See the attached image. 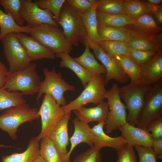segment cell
I'll list each match as a JSON object with an SVG mask.
<instances>
[{
	"instance_id": "7a4b0ae2",
	"label": "cell",
	"mask_w": 162,
	"mask_h": 162,
	"mask_svg": "<svg viewBox=\"0 0 162 162\" xmlns=\"http://www.w3.org/2000/svg\"><path fill=\"white\" fill-rule=\"evenodd\" d=\"M37 64L31 62L22 70L8 74L4 89L8 91H18L23 95H33L38 92L40 78L36 70Z\"/></svg>"
},
{
	"instance_id": "4dcf8cb0",
	"label": "cell",
	"mask_w": 162,
	"mask_h": 162,
	"mask_svg": "<svg viewBox=\"0 0 162 162\" xmlns=\"http://www.w3.org/2000/svg\"><path fill=\"white\" fill-rule=\"evenodd\" d=\"M123 8L126 14L133 19L144 14H152L145 0H124Z\"/></svg>"
},
{
	"instance_id": "d4e9b609",
	"label": "cell",
	"mask_w": 162,
	"mask_h": 162,
	"mask_svg": "<svg viewBox=\"0 0 162 162\" xmlns=\"http://www.w3.org/2000/svg\"><path fill=\"white\" fill-rule=\"evenodd\" d=\"M0 43L7 34L11 33L23 32L29 34L32 28L28 26H21L16 22L11 15L4 12L0 9Z\"/></svg>"
},
{
	"instance_id": "5bb4252c",
	"label": "cell",
	"mask_w": 162,
	"mask_h": 162,
	"mask_svg": "<svg viewBox=\"0 0 162 162\" xmlns=\"http://www.w3.org/2000/svg\"><path fill=\"white\" fill-rule=\"evenodd\" d=\"M22 2L20 15L22 18L27 22V25L31 28L42 24L58 27L51 13L40 8L31 0H22Z\"/></svg>"
},
{
	"instance_id": "d590c367",
	"label": "cell",
	"mask_w": 162,
	"mask_h": 162,
	"mask_svg": "<svg viewBox=\"0 0 162 162\" xmlns=\"http://www.w3.org/2000/svg\"><path fill=\"white\" fill-rule=\"evenodd\" d=\"M65 0H38L34 2L40 8L48 10L54 16L57 23L59 15Z\"/></svg>"
},
{
	"instance_id": "60d3db41",
	"label": "cell",
	"mask_w": 162,
	"mask_h": 162,
	"mask_svg": "<svg viewBox=\"0 0 162 162\" xmlns=\"http://www.w3.org/2000/svg\"><path fill=\"white\" fill-rule=\"evenodd\" d=\"M138 154L139 162H157V156L152 147L135 146Z\"/></svg>"
},
{
	"instance_id": "e575fe53",
	"label": "cell",
	"mask_w": 162,
	"mask_h": 162,
	"mask_svg": "<svg viewBox=\"0 0 162 162\" xmlns=\"http://www.w3.org/2000/svg\"><path fill=\"white\" fill-rule=\"evenodd\" d=\"M22 4V0H0V5L4 8V12L10 14L18 25L24 26L25 21L20 15Z\"/></svg>"
},
{
	"instance_id": "bcb514c9",
	"label": "cell",
	"mask_w": 162,
	"mask_h": 162,
	"mask_svg": "<svg viewBox=\"0 0 162 162\" xmlns=\"http://www.w3.org/2000/svg\"><path fill=\"white\" fill-rule=\"evenodd\" d=\"M8 72L9 70L0 61V88H4L6 82Z\"/></svg>"
},
{
	"instance_id": "7bdbcfd3",
	"label": "cell",
	"mask_w": 162,
	"mask_h": 162,
	"mask_svg": "<svg viewBox=\"0 0 162 162\" xmlns=\"http://www.w3.org/2000/svg\"><path fill=\"white\" fill-rule=\"evenodd\" d=\"M146 129L149 132H152L153 139L162 138V116L150 122Z\"/></svg>"
},
{
	"instance_id": "6da1fadb",
	"label": "cell",
	"mask_w": 162,
	"mask_h": 162,
	"mask_svg": "<svg viewBox=\"0 0 162 162\" xmlns=\"http://www.w3.org/2000/svg\"><path fill=\"white\" fill-rule=\"evenodd\" d=\"M31 36L55 54H69L73 46L66 38L63 30L51 25L42 24L32 28Z\"/></svg>"
},
{
	"instance_id": "7c38bea8",
	"label": "cell",
	"mask_w": 162,
	"mask_h": 162,
	"mask_svg": "<svg viewBox=\"0 0 162 162\" xmlns=\"http://www.w3.org/2000/svg\"><path fill=\"white\" fill-rule=\"evenodd\" d=\"M81 42L85 46H87L92 49L96 57L105 67L106 71L104 76L105 85L112 80L121 83H125L128 81L129 78L114 58L105 51L98 44L94 43L91 41L87 34Z\"/></svg>"
},
{
	"instance_id": "4fadbf2b",
	"label": "cell",
	"mask_w": 162,
	"mask_h": 162,
	"mask_svg": "<svg viewBox=\"0 0 162 162\" xmlns=\"http://www.w3.org/2000/svg\"><path fill=\"white\" fill-rule=\"evenodd\" d=\"M122 27L131 37L151 40L154 35L162 31V27L156 23L152 14H144L134 19L130 23Z\"/></svg>"
},
{
	"instance_id": "b9f144b4",
	"label": "cell",
	"mask_w": 162,
	"mask_h": 162,
	"mask_svg": "<svg viewBox=\"0 0 162 162\" xmlns=\"http://www.w3.org/2000/svg\"><path fill=\"white\" fill-rule=\"evenodd\" d=\"M96 0H67V3L77 12L84 14L89 10Z\"/></svg>"
},
{
	"instance_id": "f35d334b",
	"label": "cell",
	"mask_w": 162,
	"mask_h": 162,
	"mask_svg": "<svg viewBox=\"0 0 162 162\" xmlns=\"http://www.w3.org/2000/svg\"><path fill=\"white\" fill-rule=\"evenodd\" d=\"M100 149L94 146L77 155L71 162H101Z\"/></svg>"
},
{
	"instance_id": "836d02e7",
	"label": "cell",
	"mask_w": 162,
	"mask_h": 162,
	"mask_svg": "<svg viewBox=\"0 0 162 162\" xmlns=\"http://www.w3.org/2000/svg\"><path fill=\"white\" fill-rule=\"evenodd\" d=\"M124 1V0H97L96 11L106 14L126 15L123 8Z\"/></svg>"
},
{
	"instance_id": "f546056e",
	"label": "cell",
	"mask_w": 162,
	"mask_h": 162,
	"mask_svg": "<svg viewBox=\"0 0 162 162\" xmlns=\"http://www.w3.org/2000/svg\"><path fill=\"white\" fill-rule=\"evenodd\" d=\"M21 93L18 91L9 92L0 88V111L27 103Z\"/></svg>"
},
{
	"instance_id": "ba28073f",
	"label": "cell",
	"mask_w": 162,
	"mask_h": 162,
	"mask_svg": "<svg viewBox=\"0 0 162 162\" xmlns=\"http://www.w3.org/2000/svg\"><path fill=\"white\" fill-rule=\"evenodd\" d=\"M119 88L117 84L114 83L106 93V98L110 110L105 122L107 134H111L127 122L126 107L121 100Z\"/></svg>"
},
{
	"instance_id": "277c9868",
	"label": "cell",
	"mask_w": 162,
	"mask_h": 162,
	"mask_svg": "<svg viewBox=\"0 0 162 162\" xmlns=\"http://www.w3.org/2000/svg\"><path fill=\"white\" fill-rule=\"evenodd\" d=\"M151 86L142 83L129 84L119 87V94L128 110L127 122L136 126L143 105L146 95Z\"/></svg>"
},
{
	"instance_id": "52a82bcc",
	"label": "cell",
	"mask_w": 162,
	"mask_h": 162,
	"mask_svg": "<svg viewBox=\"0 0 162 162\" xmlns=\"http://www.w3.org/2000/svg\"><path fill=\"white\" fill-rule=\"evenodd\" d=\"M104 76L103 74L95 76L87 84L84 90L75 99L62 107L65 113L88 103L98 105L104 101L107 91Z\"/></svg>"
},
{
	"instance_id": "ab89813d",
	"label": "cell",
	"mask_w": 162,
	"mask_h": 162,
	"mask_svg": "<svg viewBox=\"0 0 162 162\" xmlns=\"http://www.w3.org/2000/svg\"><path fill=\"white\" fill-rule=\"evenodd\" d=\"M117 151V162H137L133 147L126 144Z\"/></svg>"
},
{
	"instance_id": "d6986e66",
	"label": "cell",
	"mask_w": 162,
	"mask_h": 162,
	"mask_svg": "<svg viewBox=\"0 0 162 162\" xmlns=\"http://www.w3.org/2000/svg\"><path fill=\"white\" fill-rule=\"evenodd\" d=\"M141 83L151 86L162 77V50H158L154 56L146 64L141 67Z\"/></svg>"
},
{
	"instance_id": "681fc988",
	"label": "cell",
	"mask_w": 162,
	"mask_h": 162,
	"mask_svg": "<svg viewBox=\"0 0 162 162\" xmlns=\"http://www.w3.org/2000/svg\"><path fill=\"white\" fill-rule=\"evenodd\" d=\"M32 162H46L40 155L38 156Z\"/></svg>"
},
{
	"instance_id": "cb8c5ba5",
	"label": "cell",
	"mask_w": 162,
	"mask_h": 162,
	"mask_svg": "<svg viewBox=\"0 0 162 162\" xmlns=\"http://www.w3.org/2000/svg\"><path fill=\"white\" fill-rule=\"evenodd\" d=\"M121 67L124 73L130 79V83H141L142 73L141 67L128 56L114 55L112 56Z\"/></svg>"
},
{
	"instance_id": "30bf717a",
	"label": "cell",
	"mask_w": 162,
	"mask_h": 162,
	"mask_svg": "<svg viewBox=\"0 0 162 162\" xmlns=\"http://www.w3.org/2000/svg\"><path fill=\"white\" fill-rule=\"evenodd\" d=\"M38 113L41 119V129L37 136L40 140L49 136L65 114L62 106L51 95L44 94Z\"/></svg>"
},
{
	"instance_id": "e0dca14e",
	"label": "cell",
	"mask_w": 162,
	"mask_h": 162,
	"mask_svg": "<svg viewBox=\"0 0 162 162\" xmlns=\"http://www.w3.org/2000/svg\"><path fill=\"white\" fill-rule=\"evenodd\" d=\"M118 129L129 146L152 147L153 138L146 129L136 127L127 122Z\"/></svg>"
},
{
	"instance_id": "8fae6325",
	"label": "cell",
	"mask_w": 162,
	"mask_h": 162,
	"mask_svg": "<svg viewBox=\"0 0 162 162\" xmlns=\"http://www.w3.org/2000/svg\"><path fill=\"white\" fill-rule=\"evenodd\" d=\"M153 85L146 95L137 127L146 129L150 122L162 116L161 79Z\"/></svg>"
},
{
	"instance_id": "1f68e13d",
	"label": "cell",
	"mask_w": 162,
	"mask_h": 162,
	"mask_svg": "<svg viewBox=\"0 0 162 162\" xmlns=\"http://www.w3.org/2000/svg\"><path fill=\"white\" fill-rule=\"evenodd\" d=\"M40 141V155L46 162H62L61 155L49 137H44Z\"/></svg>"
},
{
	"instance_id": "ac0fdd59",
	"label": "cell",
	"mask_w": 162,
	"mask_h": 162,
	"mask_svg": "<svg viewBox=\"0 0 162 162\" xmlns=\"http://www.w3.org/2000/svg\"><path fill=\"white\" fill-rule=\"evenodd\" d=\"M104 122H99L90 128L94 146L101 149L104 147H109L118 151L127 144L126 140L122 136L111 137L106 134L104 130Z\"/></svg>"
},
{
	"instance_id": "ffe728a7",
	"label": "cell",
	"mask_w": 162,
	"mask_h": 162,
	"mask_svg": "<svg viewBox=\"0 0 162 162\" xmlns=\"http://www.w3.org/2000/svg\"><path fill=\"white\" fill-rule=\"evenodd\" d=\"M109 109L107 102L104 101L94 107L86 108L83 106L73 110L77 119L88 123L93 121L105 122Z\"/></svg>"
},
{
	"instance_id": "8d00e7d4",
	"label": "cell",
	"mask_w": 162,
	"mask_h": 162,
	"mask_svg": "<svg viewBox=\"0 0 162 162\" xmlns=\"http://www.w3.org/2000/svg\"><path fill=\"white\" fill-rule=\"evenodd\" d=\"M128 45L134 49L148 51L162 50L153 40L131 37L126 41Z\"/></svg>"
},
{
	"instance_id": "f6af8a7d",
	"label": "cell",
	"mask_w": 162,
	"mask_h": 162,
	"mask_svg": "<svg viewBox=\"0 0 162 162\" xmlns=\"http://www.w3.org/2000/svg\"><path fill=\"white\" fill-rule=\"evenodd\" d=\"M152 148L154 152L157 159H162V138L153 139Z\"/></svg>"
},
{
	"instance_id": "5b68a950",
	"label": "cell",
	"mask_w": 162,
	"mask_h": 162,
	"mask_svg": "<svg viewBox=\"0 0 162 162\" xmlns=\"http://www.w3.org/2000/svg\"><path fill=\"white\" fill-rule=\"evenodd\" d=\"M43 72L45 78L40 82L36 100L38 101L43 94H47L52 96L60 106L66 105L67 102L64 94L67 91H74L75 86L67 82L62 78V73H57L54 66L51 70L44 68Z\"/></svg>"
},
{
	"instance_id": "74e56055",
	"label": "cell",
	"mask_w": 162,
	"mask_h": 162,
	"mask_svg": "<svg viewBox=\"0 0 162 162\" xmlns=\"http://www.w3.org/2000/svg\"><path fill=\"white\" fill-rule=\"evenodd\" d=\"M158 51L156 50L142 51L130 48L128 56L141 67L148 62Z\"/></svg>"
},
{
	"instance_id": "9c48e42d",
	"label": "cell",
	"mask_w": 162,
	"mask_h": 162,
	"mask_svg": "<svg viewBox=\"0 0 162 162\" xmlns=\"http://www.w3.org/2000/svg\"><path fill=\"white\" fill-rule=\"evenodd\" d=\"M1 42L5 57L9 65V72L20 71L30 65L31 61L15 33L7 34L2 39Z\"/></svg>"
},
{
	"instance_id": "44dd1931",
	"label": "cell",
	"mask_w": 162,
	"mask_h": 162,
	"mask_svg": "<svg viewBox=\"0 0 162 162\" xmlns=\"http://www.w3.org/2000/svg\"><path fill=\"white\" fill-rule=\"evenodd\" d=\"M73 122L74 130L73 135L70 139L71 146L67 155V159L69 161L71 154L78 144L84 142L90 147L94 146L90 127L88 123L81 122L76 117L73 120Z\"/></svg>"
},
{
	"instance_id": "ee69618b",
	"label": "cell",
	"mask_w": 162,
	"mask_h": 162,
	"mask_svg": "<svg viewBox=\"0 0 162 162\" xmlns=\"http://www.w3.org/2000/svg\"><path fill=\"white\" fill-rule=\"evenodd\" d=\"M146 2L150 9L151 13L153 16H154L156 23L158 25L161 26L162 24V5H156Z\"/></svg>"
},
{
	"instance_id": "f907efd6",
	"label": "cell",
	"mask_w": 162,
	"mask_h": 162,
	"mask_svg": "<svg viewBox=\"0 0 162 162\" xmlns=\"http://www.w3.org/2000/svg\"><path fill=\"white\" fill-rule=\"evenodd\" d=\"M13 147V146H6L3 144H0V148L2 147Z\"/></svg>"
},
{
	"instance_id": "7402d4cb",
	"label": "cell",
	"mask_w": 162,
	"mask_h": 162,
	"mask_svg": "<svg viewBox=\"0 0 162 162\" xmlns=\"http://www.w3.org/2000/svg\"><path fill=\"white\" fill-rule=\"evenodd\" d=\"M40 141L37 136L32 137L24 152L3 156L1 162H32L40 155Z\"/></svg>"
},
{
	"instance_id": "83f0119b",
	"label": "cell",
	"mask_w": 162,
	"mask_h": 162,
	"mask_svg": "<svg viewBox=\"0 0 162 162\" xmlns=\"http://www.w3.org/2000/svg\"><path fill=\"white\" fill-rule=\"evenodd\" d=\"M98 25L113 28H121L130 23L132 19L126 15L114 14L97 11Z\"/></svg>"
},
{
	"instance_id": "484cf974",
	"label": "cell",
	"mask_w": 162,
	"mask_h": 162,
	"mask_svg": "<svg viewBox=\"0 0 162 162\" xmlns=\"http://www.w3.org/2000/svg\"><path fill=\"white\" fill-rule=\"evenodd\" d=\"M97 0L91 9L84 14H79L81 16L88 38L93 43L98 44L100 40L98 32L97 18Z\"/></svg>"
},
{
	"instance_id": "7dc6e473",
	"label": "cell",
	"mask_w": 162,
	"mask_h": 162,
	"mask_svg": "<svg viewBox=\"0 0 162 162\" xmlns=\"http://www.w3.org/2000/svg\"><path fill=\"white\" fill-rule=\"evenodd\" d=\"M152 40L155 42L161 49L162 46V32L158 33L154 35Z\"/></svg>"
},
{
	"instance_id": "d6a6232c",
	"label": "cell",
	"mask_w": 162,
	"mask_h": 162,
	"mask_svg": "<svg viewBox=\"0 0 162 162\" xmlns=\"http://www.w3.org/2000/svg\"><path fill=\"white\" fill-rule=\"evenodd\" d=\"M98 44L111 56L114 55L128 56L130 49L126 41L100 40Z\"/></svg>"
},
{
	"instance_id": "603a6c76",
	"label": "cell",
	"mask_w": 162,
	"mask_h": 162,
	"mask_svg": "<svg viewBox=\"0 0 162 162\" xmlns=\"http://www.w3.org/2000/svg\"><path fill=\"white\" fill-rule=\"evenodd\" d=\"M59 58V66L60 68H66L72 70L80 79L83 87L95 76L92 74L75 61L69 54L60 53L56 54Z\"/></svg>"
},
{
	"instance_id": "4316f807",
	"label": "cell",
	"mask_w": 162,
	"mask_h": 162,
	"mask_svg": "<svg viewBox=\"0 0 162 162\" xmlns=\"http://www.w3.org/2000/svg\"><path fill=\"white\" fill-rule=\"evenodd\" d=\"M85 46L83 53L80 56L73 58L74 59L95 76L106 74V71L105 67L96 60L90 48L87 46Z\"/></svg>"
},
{
	"instance_id": "9a60e30c",
	"label": "cell",
	"mask_w": 162,
	"mask_h": 162,
	"mask_svg": "<svg viewBox=\"0 0 162 162\" xmlns=\"http://www.w3.org/2000/svg\"><path fill=\"white\" fill-rule=\"evenodd\" d=\"M71 115V112L66 113L50 133L49 138L53 142L61 156L62 162H71L68 160L69 144L68 124Z\"/></svg>"
},
{
	"instance_id": "2e32d148",
	"label": "cell",
	"mask_w": 162,
	"mask_h": 162,
	"mask_svg": "<svg viewBox=\"0 0 162 162\" xmlns=\"http://www.w3.org/2000/svg\"><path fill=\"white\" fill-rule=\"evenodd\" d=\"M15 33L31 61L43 59L54 60L56 58V54L54 52L31 36H28L23 32Z\"/></svg>"
},
{
	"instance_id": "3957f363",
	"label": "cell",
	"mask_w": 162,
	"mask_h": 162,
	"mask_svg": "<svg viewBox=\"0 0 162 162\" xmlns=\"http://www.w3.org/2000/svg\"><path fill=\"white\" fill-rule=\"evenodd\" d=\"M37 108L27 103L5 110L0 116V129L6 132L11 139L17 138L18 128L22 124L32 122L40 116Z\"/></svg>"
},
{
	"instance_id": "8992f818",
	"label": "cell",
	"mask_w": 162,
	"mask_h": 162,
	"mask_svg": "<svg viewBox=\"0 0 162 162\" xmlns=\"http://www.w3.org/2000/svg\"><path fill=\"white\" fill-rule=\"evenodd\" d=\"M57 24L62 27L65 36L73 46H77L87 34L81 16L66 0L61 10Z\"/></svg>"
},
{
	"instance_id": "f1b7e54d",
	"label": "cell",
	"mask_w": 162,
	"mask_h": 162,
	"mask_svg": "<svg viewBox=\"0 0 162 162\" xmlns=\"http://www.w3.org/2000/svg\"><path fill=\"white\" fill-rule=\"evenodd\" d=\"M98 32L100 40L127 41L131 37L123 27L113 28L98 25Z\"/></svg>"
},
{
	"instance_id": "c3c4849f",
	"label": "cell",
	"mask_w": 162,
	"mask_h": 162,
	"mask_svg": "<svg viewBox=\"0 0 162 162\" xmlns=\"http://www.w3.org/2000/svg\"><path fill=\"white\" fill-rule=\"evenodd\" d=\"M145 1L147 3L156 5H161L162 3V0H147Z\"/></svg>"
}]
</instances>
